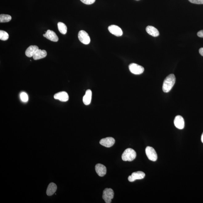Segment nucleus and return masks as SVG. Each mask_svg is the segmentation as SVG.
I'll return each instance as SVG.
<instances>
[{
    "instance_id": "nucleus-21",
    "label": "nucleus",
    "mask_w": 203,
    "mask_h": 203,
    "mask_svg": "<svg viewBox=\"0 0 203 203\" xmlns=\"http://www.w3.org/2000/svg\"><path fill=\"white\" fill-rule=\"evenodd\" d=\"M9 38V35L7 32L4 30H0V39L2 40L6 41Z\"/></svg>"
},
{
    "instance_id": "nucleus-8",
    "label": "nucleus",
    "mask_w": 203,
    "mask_h": 203,
    "mask_svg": "<svg viewBox=\"0 0 203 203\" xmlns=\"http://www.w3.org/2000/svg\"><path fill=\"white\" fill-rule=\"evenodd\" d=\"M115 142V140L113 138L108 137L100 140L99 143L101 145L107 148L111 147L114 144Z\"/></svg>"
},
{
    "instance_id": "nucleus-17",
    "label": "nucleus",
    "mask_w": 203,
    "mask_h": 203,
    "mask_svg": "<svg viewBox=\"0 0 203 203\" xmlns=\"http://www.w3.org/2000/svg\"><path fill=\"white\" fill-rule=\"evenodd\" d=\"M146 31L149 35L153 37H156L159 35L160 33L157 29L151 26H148L146 28Z\"/></svg>"
},
{
    "instance_id": "nucleus-7",
    "label": "nucleus",
    "mask_w": 203,
    "mask_h": 203,
    "mask_svg": "<svg viewBox=\"0 0 203 203\" xmlns=\"http://www.w3.org/2000/svg\"><path fill=\"white\" fill-rule=\"evenodd\" d=\"M145 174L144 172L141 171H138L134 172L131 175L129 176L128 180L129 182H132L136 180H141L144 178Z\"/></svg>"
},
{
    "instance_id": "nucleus-18",
    "label": "nucleus",
    "mask_w": 203,
    "mask_h": 203,
    "mask_svg": "<svg viewBox=\"0 0 203 203\" xmlns=\"http://www.w3.org/2000/svg\"><path fill=\"white\" fill-rule=\"evenodd\" d=\"M57 187L55 184L51 182L48 186L47 190V196H51L55 193L57 191Z\"/></svg>"
},
{
    "instance_id": "nucleus-6",
    "label": "nucleus",
    "mask_w": 203,
    "mask_h": 203,
    "mask_svg": "<svg viewBox=\"0 0 203 203\" xmlns=\"http://www.w3.org/2000/svg\"><path fill=\"white\" fill-rule=\"evenodd\" d=\"M78 37L80 42L84 45H88L90 42L89 35L84 30H81L78 34Z\"/></svg>"
},
{
    "instance_id": "nucleus-15",
    "label": "nucleus",
    "mask_w": 203,
    "mask_h": 203,
    "mask_svg": "<svg viewBox=\"0 0 203 203\" xmlns=\"http://www.w3.org/2000/svg\"><path fill=\"white\" fill-rule=\"evenodd\" d=\"M47 55V51L45 50H41V49H39L34 55L33 58L35 60H38V59L45 58Z\"/></svg>"
},
{
    "instance_id": "nucleus-12",
    "label": "nucleus",
    "mask_w": 203,
    "mask_h": 203,
    "mask_svg": "<svg viewBox=\"0 0 203 203\" xmlns=\"http://www.w3.org/2000/svg\"><path fill=\"white\" fill-rule=\"evenodd\" d=\"M54 98L61 101L66 102L69 100V96L66 92L61 91L55 94L54 95Z\"/></svg>"
},
{
    "instance_id": "nucleus-16",
    "label": "nucleus",
    "mask_w": 203,
    "mask_h": 203,
    "mask_svg": "<svg viewBox=\"0 0 203 203\" xmlns=\"http://www.w3.org/2000/svg\"><path fill=\"white\" fill-rule=\"evenodd\" d=\"M92 98V91L88 89L87 90L85 95L83 98V101L85 105H89L91 103Z\"/></svg>"
},
{
    "instance_id": "nucleus-11",
    "label": "nucleus",
    "mask_w": 203,
    "mask_h": 203,
    "mask_svg": "<svg viewBox=\"0 0 203 203\" xmlns=\"http://www.w3.org/2000/svg\"><path fill=\"white\" fill-rule=\"evenodd\" d=\"M174 124L175 127L180 129H184L185 126V122L183 118L181 116H177L175 117Z\"/></svg>"
},
{
    "instance_id": "nucleus-3",
    "label": "nucleus",
    "mask_w": 203,
    "mask_h": 203,
    "mask_svg": "<svg viewBox=\"0 0 203 203\" xmlns=\"http://www.w3.org/2000/svg\"><path fill=\"white\" fill-rule=\"evenodd\" d=\"M114 193L111 189H105L103 191L102 198L105 201V203H110L112 200L113 198Z\"/></svg>"
},
{
    "instance_id": "nucleus-10",
    "label": "nucleus",
    "mask_w": 203,
    "mask_h": 203,
    "mask_svg": "<svg viewBox=\"0 0 203 203\" xmlns=\"http://www.w3.org/2000/svg\"><path fill=\"white\" fill-rule=\"evenodd\" d=\"M45 32V34H44L43 36L46 38L54 42H57L59 40V37L54 31L51 30H48Z\"/></svg>"
},
{
    "instance_id": "nucleus-4",
    "label": "nucleus",
    "mask_w": 203,
    "mask_h": 203,
    "mask_svg": "<svg viewBox=\"0 0 203 203\" xmlns=\"http://www.w3.org/2000/svg\"><path fill=\"white\" fill-rule=\"evenodd\" d=\"M147 156L150 160L156 161L157 159V155L155 150L151 147H147L145 150Z\"/></svg>"
},
{
    "instance_id": "nucleus-25",
    "label": "nucleus",
    "mask_w": 203,
    "mask_h": 203,
    "mask_svg": "<svg viewBox=\"0 0 203 203\" xmlns=\"http://www.w3.org/2000/svg\"><path fill=\"white\" fill-rule=\"evenodd\" d=\"M197 35L199 37L203 38V30L199 31L197 33Z\"/></svg>"
},
{
    "instance_id": "nucleus-23",
    "label": "nucleus",
    "mask_w": 203,
    "mask_h": 203,
    "mask_svg": "<svg viewBox=\"0 0 203 203\" xmlns=\"http://www.w3.org/2000/svg\"><path fill=\"white\" fill-rule=\"evenodd\" d=\"M81 1L84 4L91 5L95 3V0H81Z\"/></svg>"
},
{
    "instance_id": "nucleus-24",
    "label": "nucleus",
    "mask_w": 203,
    "mask_h": 203,
    "mask_svg": "<svg viewBox=\"0 0 203 203\" xmlns=\"http://www.w3.org/2000/svg\"><path fill=\"white\" fill-rule=\"evenodd\" d=\"M189 2L197 4H203V0H189Z\"/></svg>"
},
{
    "instance_id": "nucleus-14",
    "label": "nucleus",
    "mask_w": 203,
    "mask_h": 203,
    "mask_svg": "<svg viewBox=\"0 0 203 203\" xmlns=\"http://www.w3.org/2000/svg\"><path fill=\"white\" fill-rule=\"evenodd\" d=\"M38 49H39V47L37 46H30L25 51L26 55L28 57H33L34 55Z\"/></svg>"
},
{
    "instance_id": "nucleus-1",
    "label": "nucleus",
    "mask_w": 203,
    "mask_h": 203,
    "mask_svg": "<svg viewBox=\"0 0 203 203\" xmlns=\"http://www.w3.org/2000/svg\"><path fill=\"white\" fill-rule=\"evenodd\" d=\"M176 78L175 75L171 74L167 77L164 81L163 86V91L165 93H168L172 89L175 85Z\"/></svg>"
},
{
    "instance_id": "nucleus-20",
    "label": "nucleus",
    "mask_w": 203,
    "mask_h": 203,
    "mask_svg": "<svg viewBox=\"0 0 203 203\" xmlns=\"http://www.w3.org/2000/svg\"><path fill=\"white\" fill-rule=\"evenodd\" d=\"M11 20V17L9 15L1 14L0 15V22H8Z\"/></svg>"
},
{
    "instance_id": "nucleus-19",
    "label": "nucleus",
    "mask_w": 203,
    "mask_h": 203,
    "mask_svg": "<svg viewBox=\"0 0 203 203\" xmlns=\"http://www.w3.org/2000/svg\"><path fill=\"white\" fill-rule=\"evenodd\" d=\"M58 27L59 31L63 35H66L67 33V27L64 23L61 22L58 23Z\"/></svg>"
},
{
    "instance_id": "nucleus-27",
    "label": "nucleus",
    "mask_w": 203,
    "mask_h": 203,
    "mask_svg": "<svg viewBox=\"0 0 203 203\" xmlns=\"http://www.w3.org/2000/svg\"><path fill=\"white\" fill-rule=\"evenodd\" d=\"M201 141H202V143H203V133L201 136Z\"/></svg>"
},
{
    "instance_id": "nucleus-2",
    "label": "nucleus",
    "mask_w": 203,
    "mask_h": 203,
    "mask_svg": "<svg viewBox=\"0 0 203 203\" xmlns=\"http://www.w3.org/2000/svg\"><path fill=\"white\" fill-rule=\"evenodd\" d=\"M136 153L134 149L128 148L123 153L122 158L124 161H131L136 158Z\"/></svg>"
},
{
    "instance_id": "nucleus-13",
    "label": "nucleus",
    "mask_w": 203,
    "mask_h": 203,
    "mask_svg": "<svg viewBox=\"0 0 203 203\" xmlns=\"http://www.w3.org/2000/svg\"><path fill=\"white\" fill-rule=\"evenodd\" d=\"M95 170L97 174L100 177L104 176L107 173L106 168L105 165L101 164H98L95 165Z\"/></svg>"
},
{
    "instance_id": "nucleus-5",
    "label": "nucleus",
    "mask_w": 203,
    "mask_h": 203,
    "mask_svg": "<svg viewBox=\"0 0 203 203\" xmlns=\"http://www.w3.org/2000/svg\"><path fill=\"white\" fill-rule=\"evenodd\" d=\"M129 71L135 75H140L144 72V68L142 66L135 63H132L129 66Z\"/></svg>"
},
{
    "instance_id": "nucleus-26",
    "label": "nucleus",
    "mask_w": 203,
    "mask_h": 203,
    "mask_svg": "<svg viewBox=\"0 0 203 203\" xmlns=\"http://www.w3.org/2000/svg\"><path fill=\"white\" fill-rule=\"evenodd\" d=\"M199 52L201 55L203 56V47L199 49Z\"/></svg>"
},
{
    "instance_id": "nucleus-9",
    "label": "nucleus",
    "mask_w": 203,
    "mask_h": 203,
    "mask_svg": "<svg viewBox=\"0 0 203 203\" xmlns=\"http://www.w3.org/2000/svg\"><path fill=\"white\" fill-rule=\"evenodd\" d=\"M108 30L111 33L116 36H121L123 35L122 30L120 27L117 25H110L108 27Z\"/></svg>"
},
{
    "instance_id": "nucleus-22",
    "label": "nucleus",
    "mask_w": 203,
    "mask_h": 203,
    "mask_svg": "<svg viewBox=\"0 0 203 203\" xmlns=\"http://www.w3.org/2000/svg\"><path fill=\"white\" fill-rule=\"evenodd\" d=\"M20 99L23 102H27L28 100V95L25 92H22L20 95Z\"/></svg>"
}]
</instances>
